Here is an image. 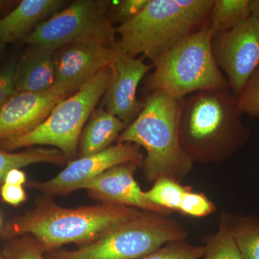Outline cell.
<instances>
[{"label":"cell","mask_w":259,"mask_h":259,"mask_svg":"<svg viewBox=\"0 0 259 259\" xmlns=\"http://www.w3.org/2000/svg\"><path fill=\"white\" fill-rule=\"evenodd\" d=\"M66 158L56 148H36L18 153H8L0 148V184L10 170L20 168L35 163L64 164Z\"/></svg>","instance_id":"cell-19"},{"label":"cell","mask_w":259,"mask_h":259,"mask_svg":"<svg viewBox=\"0 0 259 259\" xmlns=\"http://www.w3.org/2000/svg\"><path fill=\"white\" fill-rule=\"evenodd\" d=\"M109 68L110 79L104 95L106 110L128 125L144 107L137 99L138 87L152 66L116 48Z\"/></svg>","instance_id":"cell-12"},{"label":"cell","mask_w":259,"mask_h":259,"mask_svg":"<svg viewBox=\"0 0 259 259\" xmlns=\"http://www.w3.org/2000/svg\"><path fill=\"white\" fill-rule=\"evenodd\" d=\"M0 259H10L8 255L5 254V252L0 251Z\"/></svg>","instance_id":"cell-32"},{"label":"cell","mask_w":259,"mask_h":259,"mask_svg":"<svg viewBox=\"0 0 259 259\" xmlns=\"http://www.w3.org/2000/svg\"><path fill=\"white\" fill-rule=\"evenodd\" d=\"M4 182L8 185L23 186L26 182V175L20 168H14L8 172Z\"/></svg>","instance_id":"cell-30"},{"label":"cell","mask_w":259,"mask_h":259,"mask_svg":"<svg viewBox=\"0 0 259 259\" xmlns=\"http://www.w3.org/2000/svg\"><path fill=\"white\" fill-rule=\"evenodd\" d=\"M212 50L230 90L239 96L259 68V20L251 15L235 28L213 37Z\"/></svg>","instance_id":"cell-9"},{"label":"cell","mask_w":259,"mask_h":259,"mask_svg":"<svg viewBox=\"0 0 259 259\" xmlns=\"http://www.w3.org/2000/svg\"><path fill=\"white\" fill-rule=\"evenodd\" d=\"M70 95L54 86L41 93L15 94L0 108V141L35 128L59 102Z\"/></svg>","instance_id":"cell-13"},{"label":"cell","mask_w":259,"mask_h":259,"mask_svg":"<svg viewBox=\"0 0 259 259\" xmlns=\"http://www.w3.org/2000/svg\"><path fill=\"white\" fill-rule=\"evenodd\" d=\"M18 61H10L0 69V108L16 94Z\"/></svg>","instance_id":"cell-27"},{"label":"cell","mask_w":259,"mask_h":259,"mask_svg":"<svg viewBox=\"0 0 259 259\" xmlns=\"http://www.w3.org/2000/svg\"><path fill=\"white\" fill-rule=\"evenodd\" d=\"M232 221L227 213L221 216L219 229L206 239L203 259H243L233 235Z\"/></svg>","instance_id":"cell-20"},{"label":"cell","mask_w":259,"mask_h":259,"mask_svg":"<svg viewBox=\"0 0 259 259\" xmlns=\"http://www.w3.org/2000/svg\"><path fill=\"white\" fill-rule=\"evenodd\" d=\"M144 156L137 145L118 143L102 152L69 162L57 176L47 182L34 183L33 187L49 195H59L79 190L89 181L112 167L134 163L142 164Z\"/></svg>","instance_id":"cell-11"},{"label":"cell","mask_w":259,"mask_h":259,"mask_svg":"<svg viewBox=\"0 0 259 259\" xmlns=\"http://www.w3.org/2000/svg\"><path fill=\"white\" fill-rule=\"evenodd\" d=\"M238 97L228 89L196 92L181 100L179 138L192 163L228 159L249 139Z\"/></svg>","instance_id":"cell-1"},{"label":"cell","mask_w":259,"mask_h":259,"mask_svg":"<svg viewBox=\"0 0 259 259\" xmlns=\"http://www.w3.org/2000/svg\"><path fill=\"white\" fill-rule=\"evenodd\" d=\"M0 225H1V220H0Z\"/></svg>","instance_id":"cell-34"},{"label":"cell","mask_w":259,"mask_h":259,"mask_svg":"<svg viewBox=\"0 0 259 259\" xmlns=\"http://www.w3.org/2000/svg\"><path fill=\"white\" fill-rule=\"evenodd\" d=\"M238 100L242 114L259 117V68L248 80Z\"/></svg>","instance_id":"cell-25"},{"label":"cell","mask_w":259,"mask_h":259,"mask_svg":"<svg viewBox=\"0 0 259 259\" xmlns=\"http://www.w3.org/2000/svg\"><path fill=\"white\" fill-rule=\"evenodd\" d=\"M148 0H123L115 8V18L120 24L128 21L142 11Z\"/></svg>","instance_id":"cell-28"},{"label":"cell","mask_w":259,"mask_h":259,"mask_svg":"<svg viewBox=\"0 0 259 259\" xmlns=\"http://www.w3.org/2000/svg\"><path fill=\"white\" fill-rule=\"evenodd\" d=\"M214 0H148L134 18L116 32L117 50L136 58L142 54L154 64L167 51L208 24Z\"/></svg>","instance_id":"cell-2"},{"label":"cell","mask_w":259,"mask_h":259,"mask_svg":"<svg viewBox=\"0 0 259 259\" xmlns=\"http://www.w3.org/2000/svg\"><path fill=\"white\" fill-rule=\"evenodd\" d=\"M205 246L189 244L185 241L171 242L140 259H199L205 254Z\"/></svg>","instance_id":"cell-23"},{"label":"cell","mask_w":259,"mask_h":259,"mask_svg":"<svg viewBox=\"0 0 259 259\" xmlns=\"http://www.w3.org/2000/svg\"><path fill=\"white\" fill-rule=\"evenodd\" d=\"M138 166L136 163H128L112 167L89 181L81 189L88 190L92 197L102 203L120 204L168 215L171 212L154 205L145 198L144 192L135 180L134 173Z\"/></svg>","instance_id":"cell-14"},{"label":"cell","mask_w":259,"mask_h":259,"mask_svg":"<svg viewBox=\"0 0 259 259\" xmlns=\"http://www.w3.org/2000/svg\"><path fill=\"white\" fill-rule=\"evenodd\" d=\"M110 79V68L100 70L76 93L59 102L41 124L26 134L0 141V148L50 146L61 151L66 159L73 157L77 151L80 135L105 95Z\"/></svg>","instance_id":"cell-6"},{"label":"cell","mask_w":259,"mask_h":259,"mask_svg":"<svg viewBox=\"0 0 259 259\" xmlns=\"http://www.w3.org/2000/svg\"><path fill=\"white\" fill-rule=\"evenodd\" d=\"M215 209L214 204L204 194L192 192L190 189L184 196L179 212L191 217L202 218L214 212Z\"/></svg>","instance_id":"cell-24"},{"label":"cell","mask_w":259,"mask_h":259,"mask_svg":"<svg viewBox=\"0 0 259 259\" xmlns=\"http://www.w3.org/2000/svg\"><path fill=\"white\" fill-rule=\"evenodd\" d=\"M61 0H23L15 9L0 19V41L23 42L37 25L55 15L64 5Z\"/></svg>","instance_id":"cell-15"},{"label":"cell","mask_w":259,"mask_h":259,"mask_svg":"<svg viewBox=\"0 0 259 259\" xmlns=\"http://www.w3.org/2000/svg\"><path fill=\"white\" fill-rule=\"evenodd\" d=\"M180 101L163 92L150 93L139 115L117 138L118 143L144 148L143 168L149 182L166 177L181 182L193 166L179 138Z\"/></svg>","instance_id":"cell-4"},{"label":"cell","mask_w":259,"mask_h":259,"mask_svg":"<svg viewBox=\"0 0 259 259\" xmlns=\"http://www.w3.org/2000/svg\"><path fill=\"white\" fill-rule=\"evenodd\" d=\"M212 40L207 25L167 51L153 64L146 91L163 92L181 100L196 92L229 88L214 61Z\"/></svg>","instance_id":"cell-5"},{"label":"cell","mask_w":259,"mask_h":259,"mask_svg":"<svg viewBox=\"0 0 259 259\" xmlns=\"http://www.w3.org/2000/svg\"><path fill=\"white\" fill-rule=\"evenodd\" d=\"M127 124L107 110H95L83 127L80 140L81 157L102 152L117 141Z\"/></svg>","instance_id":"cell-17"},{"label":"cell","mask_w":259,"mask_h":259,"mask_svg":"<svg viewBox=\"0 0 259 259\" xmlns=\"http://www.w3.org/2000/svg\"><path fill=\"white\" fill-rule=\"evenodd\" d=\"M1 197L6 203L18 206L27 199L26 193L23 186L5 184L1 188Z\"/></svg>","instance_id":"cell-29"},{"label":"cell","mask_w":259,"mask_h":259,"mask_svg":"<svg viewBox=\"0 0 259 259\" xmlns=\"http://www.w3.org/2000/svg\"><path fill=\"white\" fill-rule=\"evenodd\" d=\"M45 250L32 236H26L8 247L5 254L10 259H46Z\"/></svg>","instance_id":"cell-26"},{"label":"cell","mask_w":259,"mask_h":259,"mask_svg":"<svg viewBox=\"0 0 259 259\" xmlns=\"http://www.w3.org/2000/svg\"><path fill=\"white\" fill-rule=\"evenodd\" d=\"M190 187L182 185L172 179H158L153 187L144 192L145 198L154 205L167 209L170 212L178 211L184 196Z\"/></svg>","instance_id":"cell-21"},{"label":"cell","mask_w":259,"mask_h":259,"mask_svg":"<svg viewBox=\"0 0 259 259\" xmlns=\"http://www.w3.org/2000/svg\"><path fill=\"white\" fill-rule=\"evenodd\" d=\"M55 51L40 47L32 48L18 61L16 93H41L55 83Z\"/></svg>","instance_id":"cell-16"},{"label":"cell","mask_w":259,"mask_h":259,"mask_svg":"<svg viewBox=\"0 0 259 259\" xmlns=\"http://www.w3.org/2000/svg\"><path fill=\"white\" fill-rule=\"evenodd\" d=\"M5 49V44H3V42L0 41V56L3 54V51H4Z\"/></svg>","instance_id":"cell-33"},{"label":"cell","mask_w":259,"mask_h":259,"mask_svg":"<svg viewBox=\"0 0 259 259\" xmlns=\"http://www.w3.org/2000/svg\"><path fill=\"white\" fill-rule=\"evenodd\" d=\"M250 0H214L208 20L212 38L250 17Z\"/></svg>","instance_id":"cell-18"},{"label":"cell","mask_w":259,"mask_h":259,"mask_svg":"<svg viewBox=\"0 0 259 259\" xmlns=\"http://www.w3.org/2000/svg\"><path fill=\"white\" fill-rule=\"evenodd\" d=\"M187 232L168 215L142 212L73 250L51 253L52 259H140L171 242L185 241Z\"/></svg>","instance_id":"cell-7"},{"label":"cell","mask_w":259,"mask_h":259,"mask_svg":"<svg viewBox=\"0 0 259 259\" xmlns=\"http://www.w3.org/2000/svg\"><path fill=\"white\" fill-rule=\"evenodd\" d=\"M116 49V41L89 39L73 42L54 53V87L72 95L100 70L109 67Z\"/></svg>","instance_id":"cell-10"},{"label":"cell","mask_w":259,"mask_h":259,"mask_svg":"<svg viewBox=\"0 0 259 259\" xmlns=\"http://www.w3.org/2000/svg\"><path fill=\"white\" fill-rule=\"evenodd\" d=\"M232 231L243 259H259V220L233 218Z\"/></svg>","instance_id":"cell-22"},{"label":"cell","mask_w":259,"mask_h":259,"mask_svg":"<svg viewBox=\"0 0 259 259\" xmlns=\"http://www.w3.org/2000/svg\"><path fill=\"white\" fill-rule=\"evenodd\" d=\"M250 11L259 20V0H250Z\"/></svg>","instance_id":"cell-31"},{"label":"cell","mask_w":259,"mask_h":259,"mask_svg":"<svg viewBox=\"0 0 259 259\" xmlns=\"http://www.w3.org/2000/svg\"><path fill=\"white\" fill-rule=\"evenodd\" d=\"M110 2L78 0L42 22L23 42L56 51L89 39L115 41L116 28L107 17Z\"/></svg>","instance_id":"cell-8"},{"label":"cell","mask_w":259,"mask_h":259,"mask_svg":"<svg viewBox=\"0 0 259 259\" xmlns=\"http://www.w3.org/2000/svg\"><path fill=\"white\" fill-rule=\"evenodd\" d=\"M141 213L139 209L120 204L102 203L70 209L44 200L36 208L12 223L7 228L6 235H30L45 251L66 243L82 246Z\"/></svg>","instance_id":"cell-3"}]
</instances>
